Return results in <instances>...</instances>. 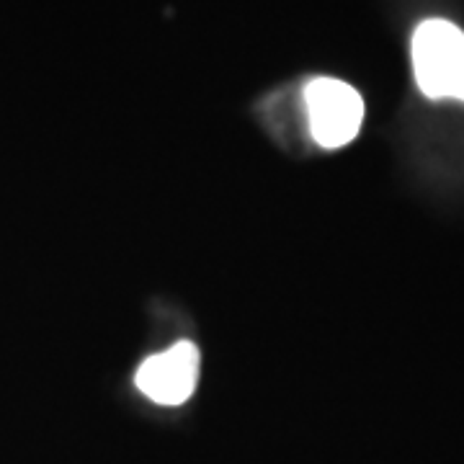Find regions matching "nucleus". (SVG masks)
<instances>
[{
  "instance_id": "obj_1",
  "label": "nucleus",
  "mask_w": 464,
  "mask_h": 464,
  "mask_svg": "<svg viewBox=\"0 0 464 464\" xmlns=\"http://www.w3.org/2000/svg\"><path fill=\"white\" fill-rule=\"evenodd\" d=\"M413 72L429 99L464 101V32L444 18L423 21L413 34Z\"/></svg>"
},
{
  "instance_id": "obj_2",
  "label": "nucleus",
  "mask_w": 464,
  "mask_h": 464,
  "mask_svg": "<svg viewBox=\"0 0 464 464\" xmlns=\"http://www.w3.org/2000/svg\"><path fill=\"white\" fill-rule=\"evenodd\" d=\"M304 111L310 134L320 148H346L362 130L364 101L353 85L335 78H315L304 88Z\"/></svg>"
},
{
  "instance_id": "obj_3",
  "label": "nucleus",
  "mask_w": 464,
  "mask_h": 464,
  "mask_svg": "<svg viewBox=\"0 0 464 464\" xmlns=\"http://www.w3.org/2000/svg\"><path fill=\"white\" fill-rule=\"evenodd\" d=\"M199 369V348L188 341H179L163 353L145 359L137 369L134 384L145 398L158 405H183L197 390Z\"/></svg>"
}]
</instances>
